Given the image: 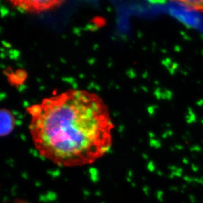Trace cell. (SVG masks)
Instances as JSON below:
<instances>
[{"label":"cell","mask_w":203,"mask_h":203,"mask_svg":"<svg viewBox=\"0 0 203 203\" xmlns=\"http://www.w3.org/2000/svg\"><path fill=\"white\" fill-rule=\"evenodd\" d=\"M29 131L39 154L58 166L93 164L111 148L114 125L97 94L68 89L26 108Z\"/></svg>","instance_id":"1"},{"label":"cell","mask_w":203,"mask_h":203,"mask_svg":"<svg viewBox=\"0 0 203 203\" xmlns=\"http://www.w3.org/2000/svg\"><path fill=\"white\" fill-rule=\"evenodd\" d=\"M9 2L12 7L22 12L39 14L57 9L65 1L60 0H15Z\"/></svg>","instance_id":"2"},{"label":"cell","mask_w":203,"mask_h":203,"mask_svg":"<svg viewBox=\"0 0 203 203\" xmlns=\"http://www.w3.org/2000/svg\"><path fill=\"white\" fill-rule=\"evenodd\" d=\"M0 120H1V135H9L13 130L15 125V118L11 111L6 108H2L0 111Z\"/></svg>","instance_id":"3"}]
</instances>
